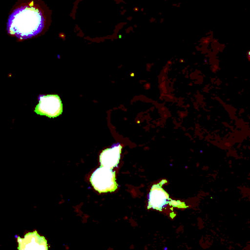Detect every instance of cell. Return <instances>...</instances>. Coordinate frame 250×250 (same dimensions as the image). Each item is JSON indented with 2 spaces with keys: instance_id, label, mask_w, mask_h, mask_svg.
Masks as SVG:
<instances>
[{
  "instance_id": "cell-1",
  "label": "cell",
  "mask_w": 250,
  "mask_h": 250,
  "mask_svg": "<svg viewBox=\"0 0 250 250\" xmlns=\"http://www.w3.org/2000/svg\"><path fill=\"white\" fill-rule=\"evenodd\" d=\"M44 17L38 8L22 6L16 9L7 22L8 32L20 39L31 38L44 28Z\"/></svg>"
},
{
  "instance_id": "cell-2",
  "label": "cell",
  "mask_w": 250,
  "mask_h": 250,
  "mask_svg": "<svg viewBox=\"0 0 250 250\" xmlns=\"http://www.w3.org/2000/svg\"><path fill=\"white\" fill-rule=\"evenodd\" d=\"M167 180L163 179L159 183L151 186L150 190L147 195V209H154L157 211H162L167 205L178 208H187V204L180 200H175L170 198L168 192L163 188V184H166Z\"/></svg>"
},
{
  "instance_id": "cell-3",
  "label": "cell",
  "mask_w": 250,
  "mask_h": 250,
  "mask_svg": "<svg viewBox=\"0 0 250 250\" xmlns=\"http://www.w3.org/2000/svg\"><path fill=\"white\" fill-rule=\"evenodd\" d=\"M90 183L95 190L100 193L112 192L118 188L115 172L106 167L97 168L90 176Z\"/></svg>"
},
{
  "instance_id": "cell-4",
  "label": "cell",
  "mask_w": 250,
  "mask_h": 250,
  "mask_svg": "<svg viewBox=\"0 0 250 250\" xmlns=\"http://www.w3.org/2000/svg\"><path fill=\"white\" fill-rule=\"evenodd\" d=\"M34 111L39 115L54 118L62 114V103L57 94L41 95L38 97V104Z\"/></svg>"
},
{
  "instance_id": "cell-5",
  "label": "cell",
  "mask_w": 250,
  "mask_h": 250,
  "mask_svg": "<svg viewBox=\"0 0 250 250\" xmlns=\"http://www.w3.org/2000/svg\"><path fill=\"white\" fill-rule=\"evenodd\" d=\"M18 250H49L47 239L36 230L27 232L23 237H17Z\"/></svg>"
},
{
  "instance_id": "cell-6",
  "label": "cell",
  "mask_w": 250,
  "mask_h": 250,
  "mask_svg": "<svg viewBox=\"0 0 250 250\" xmlns=\"http://www.w3.org/2000/svg\"><path fill=\"white\" fill-rule=\"evenodd\" d=\"M122 146L117 143L112 145L110 147L104 149L100 154L101 166L106 168H115L118 166L120 161Z\"/></svg>"
},
{
  "instance_id": "cell-7",
  "label": "cell",
  "mask_w": 250,
  "mask_h": 250,
  "mask_svg": "<svg viewBox=\"0 0 250 250\" xmlns=\"http://www.w3.org/2000/svg\"><path fill=\"white\" fill-rule=\"evenodd\" d=\"M249 59H250V52H249Z\"/></svg>"
}]
</instances>
